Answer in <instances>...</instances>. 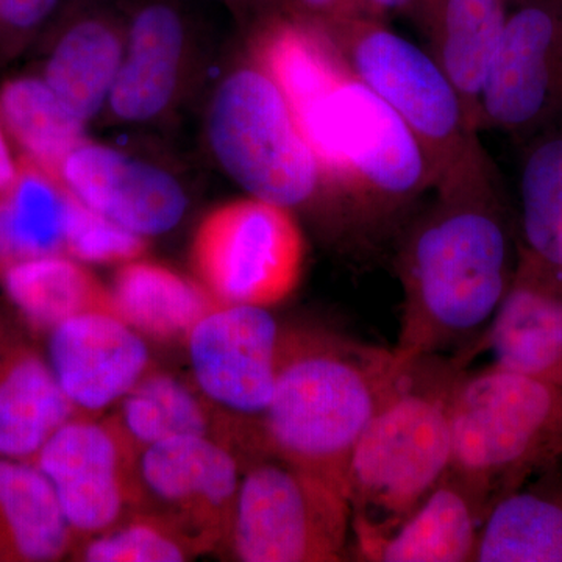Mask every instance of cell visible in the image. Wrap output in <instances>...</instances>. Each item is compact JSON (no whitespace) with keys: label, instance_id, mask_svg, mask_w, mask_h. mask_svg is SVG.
Segmentation results:
<instances>
[{"label":"cell","instance_id":"20","mask_svg":"<svg viewBox=\"0 0 562 562\" xmlns=\"http://www.w3.org/2000/svg\"><path fill=\"white\" fill-rule=\"evenodd\" d=\"M505 0H417L416 14L430 36L431 55L460 92L473 124L492 57L501 41Z\"/></svg>","mask_w":562,"mask_h":562},{"label":"cell","instance_id":"3","mask_svg":"<svg viewBox=\"0 0 562 562\" xmlns=\"http://www.w3.org/2000/svg\"><path fill=\"white\" fill-rule=\"evenodd\" d=\"M464 358L406 362L351 453V531L390 530L452 469V406Z\"/></svg>","mask_w":562,"mask_h":562},{"label":"cell","instance_id":"7","mask_svg":"<svg viewBox=\"0 0 562 562\" xmlns=\"http://www.w3.org/2000/svg\"><path fill=\"white\" fill-rule=\"evenodd\" d=\"M209 132L222 168L251 198L291 210L312 201L325 183L290 103L260 65L222 81Z\"/></svg>","mask_w":562,"mask_h":562},{"label":"cell","instance_id":"28","mask_svg":"<svg viewBox=\"0 0 562 562\" xmlns=\"http://www.w3.org/2000/svg\"><path fill=\"white\" fill-rule=\"evenodd\" d=\"M122 63L120 38L99 22L70 29L55 50L44 80L80 121L98 113L116 80Z\"/></svg>","mask_w":562,"mask_h":562},{"label":"cell","instance_id":"30","mask_svg":"<svg viewBox=\"0 0 562 562\" xmlns=\"http://www.w3.org/2000/svg\"><path fill=\"white\" fill-rule=\"evenodd\" d=\"M76 557L85 562H181L198 557V552L160 517L135 512L83 541Z\"/></svg>","mask_w":562,"mask_h":562},{"label":"cell","instance_id":"4","mask_svg":"<svg viewBox=\"0 0 562 562\" xmlns=\"http://www.w3.org/2000/svg\"><path fill=\"white\" fill-rule=\"evenodd\" d=\"M292 113L325 183L346 194L355 209L390 211L436 187L419 138L350 66Z\"/></svg>","mask_w":562,"mask_h":562},{"label":"cell","instance_id":"33","mask_svg":"<svg viewBox=\"0 0 562 562\" xmlns=\"http://www.w3.org/2000/svg\"><path fill=\"white\" fill-rule=\"evenodd\" d=\"M417 0H353V14L384 20L387 14L412 11Z\"/></svg>","mask_w":562,"mask_h":562},{"label":"cell","instance_id":"27","mask_svg":"<svg viewBox=\"0 0 562 562\" xmlns=\"http://www.w3.org/2000/svg\"><path fill=\"white\" fill-rule=\"evenodd\" d=\"M0 121L25 158L60 179L66 157L83 140L80 121L46 80L22 77L0 88Z\"/></svg>","mask_w":562,"mask_h":562},{"label":"cell","instance_id":"15","mask_svg":"<svg viewBox=\"0 0 562 562\" xmlns=\"http://www.w3.org/2000/svg\"><path fill=\"white\" fill-rule=\"evenodd\" d=\"M60 180L85 205L139 236L172 231L188 206L183 188L168 172L98 144L81 143L70 151Z\"/></svg>","mask_w":562,"mask_h":562},{"label":"cell","instance_id":"12","mask_svg":"<svg viewBox=\"0 0 562 562\" xmlns=\"http://www.w3.org/2000/svg\"><path fill=\"white\" fill-rule=\"evenodd\" d=\"M138 454L111 419L77 414L33 458L49 480L77 542L136 512Z\"/></svg>","mask_w":562,"mask_h":562},{"label":"cell","instance_id":"21","mask_svg":"<svg viewBox=\"0 0 562 562\" xmlns=\"http://www.w3.org/2000/svg\"><path fill=\"white\" fill-rule=\"evenodd\" d=\"M475 562H562L561 464L491 506Z\"/></svg>","mask_w":562,"mask_h":562},{"label":"cell","instance_id":"8","mask_svg":"<svg viewBox=\"0 0 562 562\" xmlns=\"http://www.w3.org/2000/svg\"><path fill=\"white\" fill-rule=\"evenodd\" d=\"M351 506L346 492L265 454L244 469L221 553L241 562L350 560Z\"/></svg>","mask_w":562,"mask_h":562},{"label":"cell","instance_id":"31","mask_svg":"<svg viewBox=\"0 0 562 562\" xmlns=\"http://www.w3.org/2000/svg\"><path fill=\"white\" fill-rule=\"evenodd\" d=\"M144 250V236L127 231L70 194L65 251L74 260L113 265L136 260Z\"/></svg>","mask_w":562,"mask_h":562},{"label":"cell","instance_id":"13","mask_svg":"<svg viewBox=\"0 0 562 562\" xmlns=\"http://www.w3.org/2000/svg\"><path fill=\"white\" fill-rule=\"evenodd\" d=\"M562 105V0L508 13L479 101V124L525 132Z\"/></svg>","mask_w":562,"mask_h":562},{"label":"cell","instance_id":"36","mask_svg":"<svg viewBox=\"0 0 562 562\" xmlns=\"http://www.w3.org/2000/svg\"><path fill=\"white\" fill-rule=\"evenodd\" d=\"M506 3H520V2H524V0H505Z\"/></svg>","mask_w":562,"mask_h":562},{"label":"cell","instance_id":"17","mask_svg":"<svg viewBox=\"0 0 562 562\" xmlns=\"http://www.w3.org/2000/svg\"><path fill=\"white\" fill-rule=\"evenodd\" d=\"M491 505L450 471L390 530L351 531L350 558L375 562L475 561L480 530Z\"/></svg>","mask_w":562,"mask_h":562},{"label":"cell","instance_id":"6","mask_svg":"<svg viewBox=\"0 0 562 562\" xmlns=\"http://www.w3.org/2000/svg\"><path fill=\"white\" fill-rule=\"evenodd\" d=\"M355 76L386 102L430 158L436 187L484 160L460 92L431 52L391 31L383 20L350 14L324 22Z\"/></svg>","mask_w":562,"mask_h":562},{"label":"cell","instance_id":"1","mask_svg":"<svg viewBox=\"0 0 562 562\" xmlns=\"http://www.w3.org/2000/svg\"><path fill=\"white\" fill-rule=\"evenodd\" d=\"M438 188L401 255L403 362L482 344L519 260L486 161Z\"/></svg>","mask_w":562,"mask_h":562},{"label":"cell","instance_id":"10","mask_svg":"<svg viewBox=\"0 0 562 562\" xmlns=\"http://www.w3.org/2000/svg\"><path fill=\"white\" fill-rule=\"evenodd\" d=\"M246 465L235 447L213 438L154 443L136 461V512L160 517L198 554L222 552Z\"/></svg>","mask_w":562,"mask_h":562},{"label":"cell","instance_id":"34","mask_svg":"<svg viewBox=\"0 0 562 562\" xmlns=\"http://www.w3.org/2000/svg\"><path fill=\"white\" fill-rule=\"evenodd\" d=\"M18 177V162L11 157L9 143H7L3 124L0 121V199L13 187Z\"/></svg>","mask_w":562,"mask_h":562},{"label":"cell","instance_id":"23","mask_svg":"<svg viewBox=\"0 0 562 562\" xmlns=\"http://www.w3.org/2000/svg\"><path fill=\"white\" fill-rule=\"evenodd\" d=\"M76 542L54 487L38 465L0 457V560L58 561Z\"/></svg>","mask_w":562,"mask_h":562},{"label":"cell","instance_id":"35","mask_svg":"<svg viewBox=\"0 0 562 562\" xmlns=\"http://www.w3.org/2000/svg\"><path fill=\"white\" fill-rule=\"evenodd\" d=\"M316 13L322 14L325 21L338 20V18L353 14V0H301Z\"/></svg>","mask_w":562,"mask_h":562},{"label":"cell","instance_id":"18","mask_svg":"<svg viewBox=\"0 0 562 562\" xmlns=\"http://www.w3.org/2000/svg\"><path fill=\"white\" fill-rule=\"evenodd\" d=\"M136 454L154 443L203 436L235 447L247 462L261 453L260 428L228 419L195 384L172 373L150 371L120 403L111 417Z\"/></svg>","mask_w":562,"mask_h":562},{"label":"cell","instance_id":"14","mask_svg":"<svg viewBox=\"0 0 562 562\" xmlns=\"http://www.w3.org/2000/svg\"><path fill=\"white\" fill-rule=\"evenodd\" d=\"M47 361L81 416L117 405L150 371L146 338L113 312H88L49 331Z\"/></svg>","mask_w":562,"mask_h":562},{"label":"cell","instance_id":"5","mask_svg":"<svg viewBox=\"0 0 562 562\" xmlns=\"http://www.w3.org/2000/svg\"><path fill=\"white\" fill-rule=\"evenodd\" d=\"M562 462V387L491 366L452 406V471L494 505Z\"/></svg>","mask_w":562,"mask_h":562},{"label":"cell","instance_id":"29","mask_svg":"<svg viewBox=\"0 0 562 562\" xmlns=\"http://www.w3.org/2000/svg\"><path fill=\"white\" fill-rule=\"evenodd\" d=\"M525 249L562 271V136L539 143L520 180Z\"/></svg>","mask_w":562,"mask_h":562},{"label":"cell","instance_id":"24","mask_svg":"<svg viewBox=\"0 0 562 562\" xmlns=\"http://www.w3.org/2000/svg\"><path fill=\"white\" fill-rule=\"evenodd\" d=\"M183 27L168 7L154 5L132 25L127 57L110 92L111 109L124 121L157 116L176 90Z\"/></svg>","mask_w":562,"mask_h":562},{"label":"cell","instance_id":"22","mask_svg":"<svg viewBox=\"0 0 562 562\" xmlns=\"http://www.w3.org/2000/svg\"><path fill=\"white\" fill-rule=\"evenodd\" d=\"M111 308L133 330L158 342H187L202 317L221 305L203 284L149 261H128L114 277Z\"/></svg>","mask_w":562,"mask_h":562},{"label":"cell","instance_id":"32","mask_svg":"<svg viewBox=\"0 0 562 562\" xmlns=\"http://www.w3.org/2000/svg\"><path fill=\"white\" fill-rule=\"evenodd\" d=\"M57 0H0V21L13 29H31L40 24Z\"/></svg>","mask_w":562,"mask_h":562},{"label":"cell","instance_id":"11","mask_svg":"<svg viewBox=\"0 0 562 562\" xmlns=\"http://www.w3.org/2000/svg\"><path fill=\"white\" fill-rule=\"evenodd\" d=\"M288 338L271 308L221 303L187 339L195 387L228 419L260 428Z\"/></svg>","mask_w":562,"mask_h":562},{"label":"cell","instance_id":"9","mask_svg":"<svg viewBox=\"0 0 562 562\" xmlns=\"http://www.w3.org/2000/svg\"><path fill=\"white\" fill-rule=\"evenodd\" d=\"M192 260L217 302L272 308L301 283L305 241L290 210L250 198L202 222Z\"/></svg>","mask_w":562,"mask_h":562},{"label":"cell","instance_id":"26","mask_svg":"<svg viewBox=\"0 0 562 562\" xmlns=\"http://www.w3.org/2000/svg\"><path fill=\"white\" fill-rule=\"evenodd\" d=\"M69 209L61 180L22 157L16 181L0 199V261L65 250Z\"/></svg>","mask_w":562,"mask_h":562},{"label":"cell","instance_id":"16","mask_svg":"<svg viewBox=\"0 0 562 562\" xmlns=\"http://www.w3.org/2000/svg\"><path fill=\"white\" fill-rule=\"evenodd\" d=\"M494 364L562 387V271L520 247L505 297L483 336Z\"/></svg>","mask_w":562,"mask_h":562},{"label":"cell","instance_id":"19","mask_svg":"<svg viewBox=\"0 0 562 562\" xmlns=\"http://www.w3.org/2000/svg\"><path fill=\"white\" fill-rule=\"evenodd\" d=\"M77 416L47 358L0 327V457L33 461L65 422Z\"/></svg>","mask_w":562,"mask_h":562},{"label":"cell","instance_id":"2","mask_svg":"<svg viewBox=\"0 0 562 562\" xmlns=\"http://www.w3.org/2000/svg\"><path fill=\"white\" fill-rule=\"evenodd\" d=\"M406 362L339 333L290 330L260 422L266 454L346 492L351 453Z\"/></svg>","mask_w":562,"mask_h":562},{"label":"cell","instance_id":"25","mask_svg":"<svg viewBox=\"0 0 562 562\" xmlns=\"http://www.w3.org/2000/svg\"><path fill=\"white\" fill-rule=\"evenodd\" d=\"M0 283L24 321L49 333L88 312H113L110 291L74 258L61 254L0 261Z\"/></svg>","mask_w":562,"mask_h":562}]
</instances>
